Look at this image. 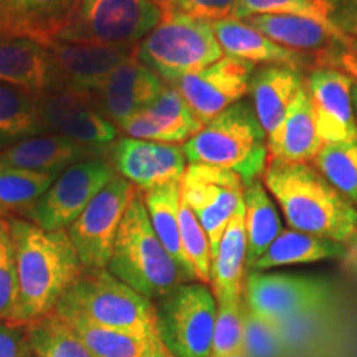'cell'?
<instances>
[{
    "mask_svg": "<svg viewBox=\"0 0 357 357\" xmlns=\"http://www.w3.org/2000/svg\"><path fill=\"white\" fill-rule=\"evenodd\" d=\"M17 263V324L50 314L83 265L68 231H48L25 218L10 217Z\"/></svg>",
    "mask_w": 357,
    "mask_h": 357,
    "instance_id": "cell-1",
    "label": "cell"
},
{
    "mask_svg": "<svg viewBox=\"0 0 357 357\" xmlns=\"http://www.w3.org/2000/svg\"><path fill=\"white\" fill-rule=\"evenodd\" d=\"M263 181L293 230L357 242V211L311 164L270 159Z\"/></svg>",
    "mask_w": 357,
    "mask_h": 357,
    "instance_id": "cell-2",
    "label": "cell"
},
{
    "mask_svg": "<svg viewBox=\"0 0 357 357\" xmlns=\"http://www.w3.org/2000/svg\"><path fill=\"white\" fill-rule=\"evenodd\" d=\"M55 312L63 319H82L144 339L159 336L154 301L106 268H83L60 298Z\"/></svg>",
    "mask_w": 357,
    "mask_h": 357,
    "instance_id": "cell-3",
    "label": "cell"
},
{
    "mask_svg": "<svg viewBox=\"0 0 357 357\" xmlns=\"http://www.w3.org/2000/svg\"><path fill=\"white\" fill-rule=\"evenodd\" d=\"M106 270L151 301H159L178 284L187 283L155 235L139 190L124 213Z\"/></svg>",
    "mask_w": 357,
    "mask_h": 357,
    "instance_id": "cell-4",
    "label": "cell"
},
{
    "mask_svg": "<svg viewBox=\"0 0 357 357\" xmlns=\"http://www.w3.org/2000/svg\"><path fill=\"white\" fill-rule=\"evenodd\" d=\"M182 147L189 164L227 169L238 174L245 185L263 177L270 159L266 134L245 100L205 124Z\"/></svg>",
    "mask_w": 357,
    "mask_h": 357,
    "instance_id": "cell-5",
    "label": "cell"
},
{
    "mask_svg": "<svg viewBox=\"0 0 357 357\" xmlns=\"http://www.w3.org/2000/svg\"><path fill=\"white\" fill-rule=\"evenodd\" d=\"M134 56L164 83L176 84L225 55L208 22L166 10L162 22L136 45Z\"/></svg>",
    "mask_w": 357,
    "mask_h": 357,
    "instance_id": "cell-6",
    "label": "cell"
},
{
    "mask_svg": "<svg viewBox=\"0 0 357 357\" xmlns=\"http://www.w3.org/2000/svg\"><path fill=\"white\" fill-rule=\"evenodd\" d=\"M164 15L154 0H79L55 42L134 48Z\"/></svg>",
    "mask_w": 357,
    "mask_h": 357,
    "instance_id": "cell-7",
    "label": "cell"
},
{
    "mask_svg": "<svg viewBox=\"0 0 357 357\" xmlns=\"http://www.w3.org/2000/svg\"><path fill=\"white\" fill-rule=\"evenodd\" d=\"M158 334L176 357H211L217 300L202 283H182L155 306Z\"/></svg>",
    "mask_w": 357,
    "mask_h": 357,
    "instance_id": "cell-8",
    "label": "cell"
},
{
    "mask_svg": "<svg viewBox=\"0 0 357 357\" xmlns=\"http://www.w3.org/2000/svg\"><path fill=\"white\" fill-rule=\"evenodd\" d=\"M136 192L131 182L116 174L66 229L83 268L108 266L119 225Z\"/></svg>",
    "mask_w": 357,
    "mask_h": 357,
    "instance_id": "cell-9",
    "label": "cell"
},
{
    "mask_svg": "<svg viewBox=\"0 0 357 357\" xmlns=\"http://www.w3.org/2000/svg\"><path fill=\"white\" fill-rule=\"evenodd\" d=\"M114 176L113 164L102 155L71 164L35 205L30 222L48 231L66 230Z\"/></svg>",
    "mask_w": 357,
    "mask_h": 357,
    "instance_id": "cell-10",
    "label": "cell"
},
{
    "mask_svg": "<svg viewBox=\"0 0 357 357\" xmlns=\"http://www.w3.org/2000/svg\"><path fill=\"white\" fill-rule=\"evenodd\" d=\"M243 192L245 184L238 174L205 164H189L185 167L181 197L207 234L212 260L230 218L243 204Z\"/></svg>",
    "mask_w": 357,
    "mask_h": 357,
    "instance_id": "cell-11",
    "label": "cell"
},
{
    "mask_svg": "<svg viewBox=\"0 0 357 357\" xmlns=\"http://www.w3.org/2000/svg\"><path fill=\"white\" fill-rule=\"evenodd\" d=\"M38 113L47 134H60L79 146L109 153L119 129L96 108L93 93L56 88L38 95Z\"/></svg>",
    "mask_w": 357,
    "mask_h": 357,
    "instance_id": "cell-12",
    "label": "cell"
},
{
    "mask_svg": "<svg viewBox=\"0 0 357 357\" xmlns=\"http://www.w3.org/2000/svg\"><path fill=\"white\" fill-rule=\"evenodd\" d=\"M331 298V284L319 278L293 275H263L248 271L243 303L258 318L276 326L316 311Z\"/></svg>",
    "mask_w": 357,
    "mask_h": 357,
    "instance_id": "cell-13",
    "label": "cell"
},
{
    "mask_svg": "<svg viewBox=\"0 0 357 357\" xmlns=\"http://www.w3.org/2000/svg\"><path fill=\"white\" fill-rule=\"evenodd\" d=\"M255 70L257 65L250 61L225 55L207 68L181 78L176 86L197 121L205 126L248 95Z\"/></svg>",
    "mask_w": 357,
    "mask_h": 357,
    "instance_id": "cell-14",
    "label": "cell"
},
{
    "mask_svg": "<svg viewBox=\"0 0 357 357\" xmlns=\"http://www.w3.org/2000/svg\"><path fill=\"white\" fill-rule=\"evenodd\" d=\"M109 162L118 176L139 192L181 182L187 167L184 147L178 144L119 137L109 149Z\"/></svg>",
    "mask_w": 357,
    "mask_h": 357,
    "instance_id": "cell-15",
    "label": "cell"
},
{
    "mask_svg": "<svg viewBox=\"0 0 357 357\" xmlns=\"http://www.w3.org/2000/svg\"><path fill=\"white\" fill-rule=\"evenodd\" d=\"M243 22L288 50L314 56L318 68H331L342 52L354 50V37L346 30L306 17L253 15Z\"/></svg>",
    "mask_w": 357,
    "mask_h": 357,
    "instance_id": "cell-16",
    "label": "cell"
},
{
    "mask_svg": "<svg viewBox=\"0 0 357 357\" xmlns=\"http://www.w3.org/2000/svg\"><path fill=\"white\" fill-rule=\"evenodd\" d=\"M321 139L326 142L357 139L352 105V78L337 68L319 66L306 78Z\"/></svg>",
    "mask_w": 357,
    "mask_h": 357,
    "instance_id": "cell-17",
    "label": "cell"
},
{
    "mask_svg": "<svg viewBox=\"0 0 357 357\" xmlns=\"http://www.w3.org/2000/svg\"><path fill=\"white\" fill-rule=\"evenodd\" d=\"M164 86L166 83L132 55L111 71L93 91V98L100 113L118 128L154 102Z\"/></svg>",
    "mask_w": 357,
    "mask_h": 357,
    "instance_id": "cell-18",
    "label": "cell"
},
{
    "mask_svg": "<svg viewBox=\"0 0 357 357\" xmlns=\"http://www.w3.org/2000/svg\"><path fill=\"white\" fill-rule=\"evenodd\" d=\"M204 126L197 121L176 84L164 86L154 102L126 119L119 131L142 141L178 144L187 142Z\"/></svg>",
    "mask_w": 357,
    "mask_h": 357,
    "instance_id": "cell-19",
    "label": "cell"
},
{
    "mask_svg": "<svg viewBox=\"0 0 357 357\" xmlns=\"http://www.w3.org/2000/svg\"><path fill=\"white\" fill-rule=\"evenodd\" d=\"M134 48L52 42L48 50L55 63L56 88L93 93L111 71L134 55Z\"/></svg>",
    "mask_w": 357,
    "mask_h": 357,
    "instance_id": "cell-20",
    "label": "cell"
},
{
    "mask_svg": "<svg viewBox=\"0 0 357 357\" xmlns=\"http://www.w3.org/2000/svg\"><path fill=\"white\" fill-rule=\"evenodd\" d=\"M211 25L223 55L250 61L253 65H284L301 71L310 66L318 68V60L314 56L281 47L250 26L247 22L225 19L213 22Z\"/></svg>",
    "mask_w": 357,
    "mask_h": 357,
    "instance_id": "cell-21",
    "label": "cell"
},
{
    "mask_svg": "<svg viewBox=\"0 0 357 357\" xmlns=\"http://www.w3.org/2000/svg\"><path fill=\"white\" fill-rule=\"evenodd\" d=\"M79 0H0V33L42 45L55 37Z\"/></svg>",
    "mask_w": 357,
    "mask_h": 357,
    "instance_id": "cell-22",
    "label": "cell"
},
{
    "mask_svg": "<svg viewBox=\"0 0 357 357\" xmlns=\"http://www.w3.org/2000/svg\"><path fill=\"white\" fill-rule=\"evenodd\" d=\"M0 82L42 95L56 89V71L47 45L0 33Z\"/></svg>",
    "mask_w": 357,
    "mask_h": 357,
    "instance_id": "cell-23",
    "label": "cell"
},
{
    "mask_svg": "<svg viewBox=\"0 0 357 357\" xmlns=\"http://www.w3.org/2000/svg\"><path fill=\"white\" fill-rule=\"evenodd\" d=\"M305 83V73L291 66L263 65L253 71L248 93L266 139H270L283 123L289 106Z\"/></svg>",
    "mask_w": 357,
    "mask_h": 357,
    "instance_id": "cell-24",
    "label": "cell"
},
{
    "mask_svg": "<svg viewBox=\"0 0 357 357\" xmlns=\"http://www.w3.org/2000/svg\"><path fill=\"white\" fill-rule=\"evenodd\" d=\"M323 146L324 141L318 132L310 89L305 83L289 106L283 123L268 139V154L270 159L281 162L311 164Z\"/></svg>",
    "mask_w": 357,
    "mask_h": 357,
    "instance_id": "cell-25",
    "label": "cell"
},
{
    "mask_svg": "<svg viewBox=\"0 0 357 357\" xmlns=\"http://www.w3.org/2000/svg\"><path fill=\"white\" fill-rule=\"evenodd\" d=\"M98 155L60 134H40L0 151V166L60 176L71 164Z\"/></svg>",
    "mask_w": 357,
    "mask_h": 357,
    "instance_id": "cell-26",
    "label": "cell"
},
{
    "mask_svg": "<svg viewBox=\"0 0 357 357\" xmlns=\"http://www.w3.org/2000/svg\"><path fill=\"white\" fill-rule=\"evenodd\" d=\"M247 248L243 202L230 218L212 260L211 287L215 300H242Z\"/></svg>",
    "mask_w": 357,
    "mask_h": 357,
    "instance_id": "cell-27",
    "label": "cell"
},
{
    "mask_svg": "<svg viewBox=\"0 0 357 357\" xmlns=\"http://www.w3.org/2000/svg\"><path fill=\"white\" fill-rule=\"evenodd\" d=\"M346 255V245L334 240L316 236L298 230H281L275 242L248 271H263L276 266L314 263L328 258H342Z\"/></svg>",
    "mask_w": 357,
    "mask_h": 357,
    "instance_id": "cell-28",
    "label": "cell"
},
{
    "mask_svg": "<svg viewBox=\"0 0 357 357\" xmlns=\"http://www.w3.org/2000/svg\"><path fill=\"white\" fill-rule=\"evenodd\" d=\"M144 204L149 213L151 225L167 250V253L174 258L177 266L184 273L187 281L195 280L189 263H187L181 245V229H178V204H181V182H172L155 187L153 190L142 192Z\"/></svg>",
    "mask_w": 357,
    "mask_h": 357,
    "instance_id": "cell-29",
    "label": "cell"
},
{
    "mask_svg": "<svg viewBox=\"0 0 357 357\" xmlns=\"http://www.w3.org/2000/svg\"><path fill=\"white\" fill-rule=\"evenodd\" d=\"M45 128L38 113V95L0 82V151L40 136Z\"/></svg>",
    "mask_w": 357,
    "mask_h": 357,
    "instance_id": "cell-30",
    "label": "cell"
},
{
    "mask_svg": "<svg viewBox=\"0 0 357 357\" xmlns=\"http://www.w3.org/2000/svg\"><path fill=\"white\" fill-rule=\"evenodd\" d=\"M245 229H247V270L266 252L281 234V220L270 192L261 178L245 185Z\"/></svg>",
    "mask_w": 357,
    "mask_h": 357,
    "instance_id": "cell-31",
    "label": "cell"
},
{
    "mask_svg": "<svg viewBox=\"0 0 357 357\" xmlns=\"http://www.w3.org/2000/svg\"><path fill=\"white\" fill-rule=\"evenodd\" d=\"M58 176L0 166V215L30 220L35 205Z\"/></svg>",
    "mask_w": 357,
    "mask_h": 357,
    "instance_id": "cell-32",
    "label": "cell"
},
{
    "mask_svg": "<svg viewBox=\"0 0 357 357\" xmlns=\"http://www.w3.org/2000/svg\"><path fill=\"white\" fill-rule=\"evenodd\" d=\"M253 15L306 17L346 30L339 19L337 0H240L234 19L245 20Z\"/></svg>",
    "mask_w": 357,
    "mask_h": 357,
    "instance_id": "cell-33",
    "label": "cell"
},
{
    "mask_svg": "<svg viewBox=\"0 0 357 357\" xmlns=\"http://www.w3.org/2000/svg\"><path fill=\"white\" fill-rule=\"evenodd\" d=\"M26 326L35 357H95L55 311Z\"/></svg>",
    "mask_w": 357,
    "mask_h": 357,
    "instance_id": "cell-34",
    "label": "cell"
},
{
    "mask_svg": "<svg viewBox=\"0 0 357 357\" xmlns=\"http://www.w3.org/2000/svg\"><path fill=\"white\" fill-rule=\"evenodd\" d=\"M65 321L95 357H146L154 339H144L131 333L102 328L82 319Z\"/></svg>",
    "mask_w": 357,
    "mask_h": 357,
    "instance_id": "cell-35",
    "label": "cell"
},
{
    "mask_svg": "<svg viewBox=\"0 0 357 357\" xmlns=\"http://www.w3.org/2000/svg\"><path fill=\"white\" fill-rule=\"evenodd\" d=\"M311 166L351 202L357 194V139L326 142Z\"/></svg>",
    "mask_w": 357,
    "mask_h": 357,
    "instance_id": "cell-36",
    "label": "cell"
},
{
    "mask_svg": "<svg viewBox=\"0 0 357 357\" xmlns=\"http://www.w3.org/2000/svg\"><path fill=\"white\" fill-rule=\"evenodd\" d=\"M178 229H181V245L194 278L199 283L211 287L212 281V252L207 234L200 225L195 213L190 211L181 197L178 204Z\"/></svg>",
    "mask_w": 357,
    "mask_h": 357,
    "instance_id": "cell-37",
    "label": "cell"
},
{
    "mask_svg": "<svg viewBox=\"0 0 357 357\" xmlns=\"http://www.w3.org/2000/svg\"><path fill=\"white\" fill-rule=\"evenodd\" d=\"M243 352L242 300H217L211 357H231Z\"/></svg>",
    "mask_w": 357,
    "mask_h": 357,
    "instance_id": "cell-38",
    "label": "cell"
},
{
    "mask_svg": "<svg viewBox=\"0 0 357 357\" xmlns=\"http://www.w3.org/2000/svg\"><path fill=\"white\" fill-rule=\"evenodd\" d=\"M17 263L15 245L7 217L0 215V321L15 323Z\"/></svg>",
    "mask_w": 357,
    "mask_h": 357,
    "instance_id": "cell-39",
    "label": "cell"
},
{
    "mask_svg": "<svg viewBox=\"0 0 357 357\" xmlns=\"http://www.w3.org/2000/svg\"><path fill=\"white\" fill-rule=\"evenodd\" d=\"M243 316V349L248 357H278L281 337L278 326L265 321L248 310L242 301Z\"/></svg>",
    "mask_w": 357,
    "mask_h": 357,
    "instance_id": "cell-40",
    "label": "cell"
},
{
    "mask_svg": "<svg viewBox=\"0 0 357 357\" xmlns=\"http://www.w3.org/2000/svg\"><path fill=\"white\" fill-rule=\"evenodd\" d=\"M240 0H174L166 10L194 17V19L208 22L234 19Z\"/></svg>",
    "mask_w": 357,
    "mask_h": 357,
    "instance_id": "cell-41",
    "label": "cell"
},
{
    "mask_svg": "<svg viewBox=\"0 0 357 357\" xmlns=\"http://www.w3.org/2000/svg\"><path fill=\"white\" fill-rule=\"evenodd\" d=\"M0 357H35L29 326L0 321Z\"/></svg>",
    "mask_w": 357,
    "mask_h": 357,
    "instance_id": "cell-42",
    "label": "cell"
},
{
    "mask_svg": "<svg viewBox=\"0 0 357 357\" xmlns=\"http://www.w3.org/2000/svg\"><path fill=\"white\" fill-rule=\"evenodd\" d=\"M331 68H337L352 78V105L357 119V53L352 50H344L333 61Z\"/></svg>",
    "mask_w": 357,
    "mask_h": 357,
    "instance_id": "cell-43",
    "label": "cell"
},
{
    "mask_svg": "<svg viewBox=\"0 0 357 357\" xmlns=\"http://www.w3.org/2000/svg\"><path fill=\"white\" fill-rule=\"evenodd\" d=\"M146 357H176V356H174L172 352L169 351L166 346H164V342L160 341L159 336H158V337L153 339V342H151L149 351H147Z\"/></svg>",
    "mask_w": 357,
    "mask_h": 357,
    "instance_id": "cell-44",
    "label": "cell"
},
{
    "mask_svg": "<svg viewBox=\"0 0 357 357\" xmlns=\"http://www.w3.org/2000/svg\"><path fill=\"white\" fill-rule=\"evenodd\" d=\"M154 2H155V3H159L160 7H164V8H169V7L172 6V2H174V0H154Z\"/></svg>",
    "mask_w": 357,
    "mask_h": 357,
    "instance_id": "cell-45",
    "label": "cell"
},
{
    "mask_svg": "<svg viewBox=\"0 0 357 357\" xmlns=\"http://www.w3.org/2000/svg\"><path fill=\"white\" fill-rule=\"evenodd\" d=\"M352 37H354V50H352V52L357 53V33L352 35Z\"/></svg>",
    "mask_w": 357,
    "mask_h": 357,
    "instance_id": "cell-46",
    "label": "cell"
},
{
    "mask_svg": "<svg viewBox=\"0 0 357 357\" xmlns=\"http://www.w3.org/2000/svg\"><path fill=\"white\" fill-rule=\"evenodd\" d=\"M351 204H356V205H357V194L354 195V199H352V200H351Z\"/></svg>",
    "mask_w": 357,
    "mask_h": 357,
    "instance_id": "cell-47",
    "label": "cell"
},
{
    "mask_svg": "<svg viewBox=\"0 0 357 357\" xmlns=\"http://www.w3.org/2000/svg\"><path fill=\"white\" fill-rule=\"evenodd\" d=\"M231 357H248V356L243 352V354H236V356H231Z\"/></svg>",
    "mask_w": 357,
    "mask_h": 357,
    "instance_id": "cell-48",
    "label": "cell"
}]
</instances>
